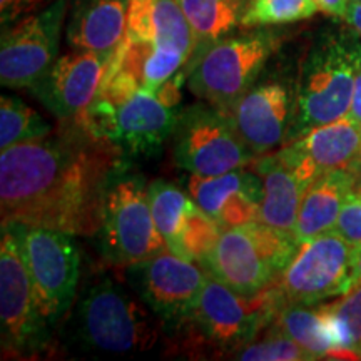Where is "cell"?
<instances>
[{
    "label": "cell",
    "instance_id": "d4e9b609",
    "mask_svg": "<svg viewBox=\"0 0 361 361\" xmlns=\"http://www.w3.org/2000/svg\"><path fill=\"white\" fill-rule=\"evenodd\" d=\"M147 200L152 218L171 252L180 256V234L194 200L168 180H154L147 186Z\"/></svg>",
    "mask_w": 361,
    "mask_h": 361
},
{
    "label": "cell",
    "instance_id": "1f68e13d",
    "mask_svg": "<svg viewBox=\"0 0 361 361\" xmlns=\"http://www.w3.org/2000/svg\"><path fill=\"white\" fill-rule=\"evenodd\" d=\"M333 231L345 238L355 247L361 246V200L355 191L343 206Z\"/></svg>",
    "mask_w": 361,
    "mask_h": 361
},
{
    "label": "cell",
    "instance_id": "d6986e66",
    "mask_svg": "<svg viewBox=\"0 0 361 361\" xmlns=\"http://www.w3.org/2000/svg\"><path fill=\"white\" fill-rule=\"evenodd\" d=\"M130 0H72L67 42L72 49L114 54L128 32Z\"/></svg>",
    "mask_w": 361,
    "mask_h": 361
},
{
    "label": "cell",
    "instance_id": "52a82bcc",
    "mask_svg": "<svg viewBox=\"0 0 361 361\" xmlns=\"http://www.w3.org/2000/svg\"><path fill=\"white\" fill-rule=\"evenodd\" d=\"M274 47L276 37L268 30L206 44L188 67V87L194 96L228 114L256 84Z\"/></svg>",
    "mask_w": 361,
    "mask_h": 361
},
{
    "label": "cell",
    "instance_id": "30bf717a",
    "mask_svg": "<svg viewBox=\"0 0 361 361\" xmlns=\"http://www.w3.org/2000/svg\"><path fill=\"white\" fill-rule=\"evenodd\" d=\"M0 326L6 356L32 360L54 353L52 324L40 311L24 258L6 226L0 243Z\"/></svg>",
    "mask_w": 361,
    "mask_h": 361
},
{
    "label": "cell",
    "instance_id": "74e56055",
    "mask_svg": "<svg viewBox=\"0 0 361 361\" xmlns=\"http://www.w3.org/2000/svg\"><path fill=\"white\" fill-rule=\"evenodd\" d=\"M350 169L356 174V179H358V183H360V180H361V147H360L358 157H356V161L353 162V166H351Z\"/></svg>",
    "mask_w": 361,
    "mask_h": 361
},
{
    "label": "cell",
    "instance_id": "9a60e30c",
    "mask_svg": "<svg viewBox=\"0 0 361 361\" xmlns=\"http://www.w3.org/2000/svg\"><path fill=\"white\" fill-rule=\"evenodd\" d=\"M114 54L74 49L54 62L29 90L62 123H75L102 87Z\"/></svg>",
    "mask_w": 361,
    "mask_h": 361
},
{
    "label": "cell",
    "instance_id": "f546056e",
    "mask_svg": "<svg viewBox=\"0 0 361 361\" xmlns=\"http://www.w3.org/2000/svg\"><path fill=\"white\" fill-rule=\"evenodd\" d=\"M221 233L223 228L194 202L180 234V258L201 263L214 247Z\"/></svg>",
    "mask_w": 361,
    "mask_h": 361
},
{
    "label": "cell",
    "instance_id": "ac0fdd59",
    "mask_svg": "<svg viewBox=\"0 0 361 361\" xmlns=\"http://www.w3.org/2000/svg\"><path fill=\"white\" fill-rule=\"evenodd\" d=\"M263 179L255 171L234 169L218 176H189L194 202L223 229L250 224L259 218Z\"/></svg>",
    "mask_w": 361,
    "mask_h": 361
},
{
    "label": "cell",
    "instance_id": "7402d4cb",
    "mask_svg": "<svg viewBox=\"0 0 361 361\" xmlns=\"http://www.w3.org/2000/svg\"><path fill=\"white\" fill-rule=\"evenodd\" d=\"M252 171L261 176L264 188L258 221L283 233L295 234L305 186L278 154L258 156L252 161Z\"/></svg>",
    "mask_w": 361,
    "mask_h": 361
},
{
    "label": "cell",
    "instance_id": "d6a6232c",
    "mask_svg": "<svg viewBox=\"0 0 361 361\" xmlns=\"http://www.w3.org/2000/svg\"><path fill=\"white\" fill-rule=\"evenodd\" d=\"M47 0H0V11H2V25H11L20 16L37 8L40 4Z\"/></svg>",
    "mask_w": 361,
    "mask_h": 361
},
{
    "label": "cell",
    "instance_id": "4fadbf2b",
    "mask_svg": "<svg viewBox=\"0 0 361 361\" xmlns=\"http://www.w3.org/2000/svg\"><path fill=\"white\" fill-rule=\"evenodd\" d=\"M69 11L67 0H54L42 11L4 27L0 45V82L29 89L57 61L61 30Z\"/></svg>",
    "mask_w": 361,
    "mask_h": 361
},
{
    "label": "cell",
    "instance_id": "2e32d148",
    "mask_svg": "<svg viewBox=\"0 0 361 361\" xmlns=\"http://www.w3.org/2000/svg\"><path fill=\"white\" fill-rule=\"evenodd\" d=\"M295 114L296 96L274 80L252 85L228 112L239 137L256 157L288 141Z\"/></svg>",
    "mask_w": 361,
    "mask_h": 361
},
{
    "label": "cell",
    "instance_id": "ba28073f",
    "mask_svg": "<svg viewBox=\"0 0 361 361\" xmlns=\"http://www.w3.org/2000/svg\"><path fill=\"white\" fill-rule=\"evenodd\" d=\"M128 168L126 164L111 180L97 231L104 259L124 268L168 247L152 218L144 178Z\"/></svg>",
    "mask_w": 361,
    "mask_h": 361
},
{
    "label": "cell",
    "instance_id": "e575fe53",
    "mask_svg": "<svg viewBox=\"0 0 361 361\" xmlns=\"http://www.w3.org/2000/svg\"><path fill=\"white\" fill-rule=\"evenodd\" d=\"M348 117L351 121H355V123H358L361 126V71L360 74L356 75V80H355L353 97H351Z\"/></svg>",
    "mask_w": 361,
    "mask_h": 361
},
{
    "label": "cell",
    "instance_id": "9c48e42d",
    "mask_svg": "<svg viewBox=\"0 0 361 361\" xmlns=\"http://www.w3.org/2000/svg\"><path fill=\"white\" fill-rule=\"evenodd\" d=\"M29 271L40 311L57 324L69 313L78 298L80 256L71 233L39 226L8 223Z\"/></svg>",
    "mask_w": 361,
    "mask_h": 361
},
{
    "label": "cell",
    "instance_id": "603a6c76",
    "mask_svg": "<svg viewBox=\"0 0 361 361\" xmlns=\"http://www.w3.org/2000/svg\"><path fill=\"white\" fill-rule=\"evenodd\" d=\"M189 62L183 54L164 51L154 44L126 34L116 49L109 71L124 75L137 87L157 92Z\"/></svg>",
    "mask_w": 361,
    "mask_h": 361
},
{
    "label": "cell",
    "instance_id": "4dcf8cb0",
    "mask_svg": "<svg viewBox=\"0 0 361 361\" xmlns=\"http://www.w3.org/2000/svg\"><path fill=\"white\" fill-rule=\"evenodd\" d=\"M233 358L247 361H306L313 360V356L295 340L284 335L281 329L274 326L261 340L243 346L234 353Z\"/></svg>",
    "mask_w": 361,
    "mask_h": 361
},
{
    "label": "cell",
    "instance_id": "7a4b0ae2",
    "mask_svg": "<svg viewBox=\"0 0 361 361\" xmlns=\"http://www.w3.org/2000/svg\"><path fill=\"white\" fill-rule=\"evenodd\" d=\"M109 274H97L75 301L67 343L87 355H129L151 350L159 338L156 314Z\"/></svg>",
    "mask_w": 361,
    "mask_h": 361
},
{
    "label": "cell",
    "instance_id": "cb8c5ba5",
    "mask_svg": "<svg viewBox=\"0 0 361 361\" xmlns=\"http://www.w3.org/2000/svg\"><path fill=\"white\" fill-rule=\"evenodd\" d=\"M274 319V326L303 346L313 360L335 356L336 345L319 306L313 308L308 305H284Z\"/></svg>",
    "mask_w": 361,
    "mask_h": 361
},
{
    "label": "cell",
    "instance_id": "6da1fadb",
    "mask_svg": "<svg viewBox=\"0 0 361 361\" xmlns=\"http://www.w3.org/2000/svg\"><path fill=\"white\" fill-rule=\"evenodd\" d=\"M114 144L66 123L37 141L0 156L2 224L22 223L94 236L102 223L112 178L126 166Z\"/></svg>",
    "mask_w": 361,
    "mask_h": 361
},
{
    "label": "cell",
    "instance_id": "277c9868",
    "mask_svg": "<svg viewBox=\"0 0 361 361\" xmlns=\"http://www.w3.org/2000/svg\"><path fill=\"white\" fill-rule=\"evenodd\" d=\"M283 308L273 286L255 296L239 295L207 274L192 313L178 328L189 353L233 355L255 341Z\"/></svg>",
    "mask_w": 361,
    "mask_h": 361
},
{
    "label": "cell",
    "instance_id": "5bb4252c",
    "mask_svg": "<svg viewBox=\"0 0 361 361\" xmlns=\"http://www.w3.org/2000/svg\"><path fill=\"white\" fill-rule=\"evenodd\" d=\"M133 291L164 328L176 329L191 316L206 273L169 250L126 268Z\"/></svg>",
    "mask_w": 361,
    "mask_h": 361
},
{
    "label": "cell",
    "instance_id": "f1b7e54d",
    "mask_svg": "<svg viewBox=\"0 0 361 361\" xmlns=\"http://www.w3.org/2000/svg\"><path fill=\"white\" fill-rule=\"evenodd\" d=\"M318 7L313 0H246L239 25L251 27L291 24L310 19Z\"/></svg>",
    "mask_w": 361,
    "mask_h": 361
},
{
    "label": "cell",
    "instance_id": "83f0119b",
    "mask_svg": "<svg viewBox=\"0 0 361 361\" xmlns=\"http://www.w3.org/2000/svg\"><path fill=\"white\" fill-rule=\"evenodd\" d=\"M52 133L51 124L16 97H0V149L37 141Z\"/></svg>",
    "mask_w": 361,
    "mask_h": 361
},
{
    "label": "cell",
    "instance_id": "ab89813d",
    "mask_svg": "<svg viewBox=\"0 0 361 361\" xmlns=\"http://www.w3.org/2000/svg\"><path fill=\"white\" fill-rule=\"evenodd\" d=\"M350 2H361V0H350Z\"/></svg>",
    "mask_w": 361,
    "mask_h": 361
},
{
    "label": "cell",
    "instance_id": "4316f807",
    "mask_svg": "<svg viewBox=\"0 0 361 361\" xmlns=\"http://www.w3.org/2000/svg\"><path fill=\"white\" fill-rule=\"evenodd\" d=\"M319 308L336 345L333 358H361V284H355L335 303Z\"/></svg>",
    "mask_w": 361,
    "mask_h": 361
},
{
    "label": "cell",
    "instance_id": "f35d334b",
    "mask_svg": "<svg viewBox=\"0 0 361 361\" xmlns=\"http://www.w3.org/2000/svg\"><path fill=\"white\" fill-rule=\"evenodd\" d=\"M355 194H356V196H358L360 200H361V180H360L358 184H356V188H355Z\"/></svg>",
    "mask_w": 361,
    "mask_h": 361
},
{
    "label": "cell",
    "instance_id": "484cf974",
    "mask_svg": "<svg viewBox=\"0 0 361 361\" xmlns=\"http://www.w3.org/2000/svg\"><path fill=\"white\" fill-rule=\"evenodd\" d=\"M197 45L223 39L241 20L243 0H179Z\"/></svg>",
    "mask_w": 361,
    "mask_h": 361
},
{
    "label": "cell",
    "instance_id": "44dd1931",
    "mask_svg": "<svg viewBox=\"0 0 361 361\" xmlns=\"http://www.w3.org/2000/svg\"><path fill=\"white\" fill-rule=\"evenodd\" d=\"M358 179L351 169H338L316 179L305 191L295 226L296 241L305 243L335 229L338 216Z\"/></svg>",
    "mask_w": 361,
    "mask_h": 361
},
{
    "label": "cell",
    "instance_id": "8d00e7d4",
    "mask_svg": "<svg viewBox=\"0 0 361 361\" xmlns=\"http://www.w3.org/2000/svg\"><path fill=\"white\" fill-rule=\"evenodd\" d=\"M355 284H361V246L355 251Z\"/></svg>",
    "mask_w": 361,
    "mask_h": 361
},
{
    "label": "cell",
    "instance_id": "ffe728a7",
    "mask_svg": "<svg viewBox=\"0 0 361 361\" xmlns=\"http://www.w3.org/2000/svg\"><path fill=\"white\" fill-rule=\"evenodd\" d=\"M191 61L197 42L179 0H130L128 32Z\"/></svg>",
    "mask_w": 361,
    "mask_h": 361
},
{
    "label": "cell",
    "instance_id": "7c38bea8",
    "mask_svg": "<svg viewBox=\"0 0 361 361\" xmlns=\"http://www.w3.org/2000/svg\"><path fill=\"white\" fill-rule=\"evenodd\" d=\"M173 141L176 164L189 174L218 176L246 168L256 159L229 116L209 104L179 112Z\"/></svg>",
    "mask_w": 361,
    "mask_h": 361
},
{
    "label": "cell",
    "instance_id": "5b68a950",
    "mask_svg": "<svg viewBox=\"0 0 361 361\" xmlns=\"http://www.w3.org/2000/svg\"><path fill=\"white\" fill-rule=\"evenodd\" d=\"M361 71V40L328 35L311 49L296 90V114L288 141L348 116L356 75Z\"/></svg>",
    "mask_w": 361,
    "mask_h": 361
},
{
    "label": "cell",
    "instance_id": "8fae6325",
    "mask_svg": "<svg viewBox=\"0 0 361 361\" xmlns=\"http://www.w3.org/2000/svg\"><path fill=\"white\" fill-rule=\"evenodd\" d=\"M355 251L335 231L301 243L290 264L271 286L284 305L314 306L355 286Z\"/></svg>",
    "mask_w": 361,
    "mask_h": 361
},
{
    "label": "cell",
    "instance_id": "8992f818",
    "mask_svg": "<svg viewBox=\"0 0 361 361\" xmlns=\"http://www.w3.org/2000/svg\"><path fill=\"white\" fill-rule=\"evenodd\" d=\"M300 243L295 234L252 221L223 229L209 255L201 261L211 274L239 295L255 296L268 290L290 264Z\"/></svg>",
    "mask_w": 361,
    "mask_h": 361
},
{
    "label": "cell",
    "instance_id": "836d02e7",
    "mask_svg": "<svg viewBox=\"0 0 361 361\" xmlns=\"http://www.w3.org/2000/svg\"><path fill=\"white\" fill-rule=\"evenodd\" d=\"M313 2L318 7V11L335 17H345L350 6V0H313Z\"/></svg>",
    "mask_w": 361,
    "mask_h": 361
},
{
    "label": "cell",
    "instance_id": "e0dca14e",
    "mask_svg": "<svg viewBox=\"0 0 361 361\" xmlns=\"http://www.w3.org/2000/svg\"><path fill=\"white\" fill-rule=\"evenodd\" d=\"M361 147V126L348 116L290 141L276 152L308 189L316 179L338 169H350Z\"/></svg>",
    "mask_w": 361,
    "mask_h": 361
},
{
    "label": "cell",
    "instance_id": "d590c367",
    "mask_svg": "<svg viewBox=\"0 0 361 361\" xmlns=\"http://www.w3.org/2000/svg\"><path fill=\"white\" fill-rule=\"evenodd\" d=\"M345 20L361 37V2H350L348 11L345 13Z\"/></svg>",
    "mask_w": 361,
    "mask_h": 361
},
{
    "label": "cell",
    "instance_id": "3957f363",
    "mask_svg": "<svg viewBox=\"0 0 361 361\" xmlns=\"http://www.w3.org/2000/svg\"><path fill=\"white\" fill-rule=\"evenodd\" d=\"M179 114L151 90L107 71L102 87L75 121L99 139H106L129 157H152L173 137Z\"/></svg>",
    "mask_w": 361,
    "mask_h": 361
}]
</instances>
